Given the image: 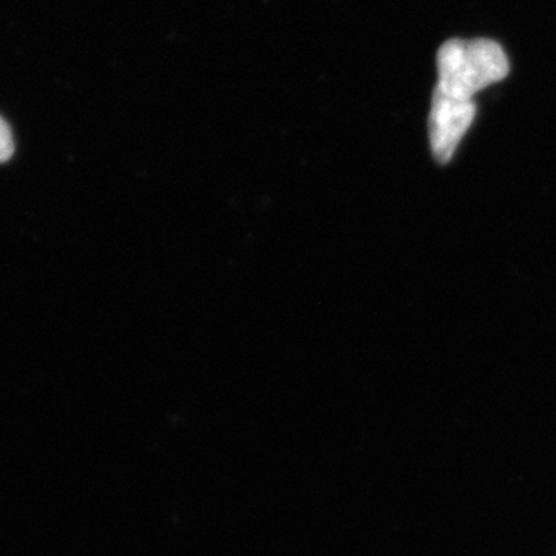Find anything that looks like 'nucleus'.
Returning <instances> with one entry per match:
<instances>
[{
	"mask_svg": "<svg viewBox=\"0 0 556 556\" xmlns=\"http://www.w3.org/2000/svg\"><path fill=\"white\" fill-rule=\"evenodd\" d=\"M437 68V89L459 100H475L479 91L507 78L510 62L496 40L450 39L439 47Z\"/></svg>",
	"mask_w": 556,
	"mask_h": 556,
	"instance_id": "obj_1",
	"label": "nucleus"
},
{
	"mask_svg": "<svg viewBox=\"0 0 556 556\" xmlns=\"http://www.w3.org/2000/svg\"><path fill=\"white\" fill-rule=\"evenodd\" d=\"M477 113L475 100H459L434 87L428 115V139L438 164L444 166L453 160Z\"/></svg>",
	"mask_w": 556,
	"mask_h": 556,
	"instance_id": "obj_2",
	"label": "nucleus"
},
{
	"mask_svg": "<svg viewBox=\"0 0 556 556\" xmlns=\"http://www.w3.org/2000/svg\"><path fill=\"white\" fill-rule=\"evenodd\" d=\"M14 153L13 134L5 119L0 118V163L9 161Z\"/></svg>",
	"mask_w": 556,
	"mask_h": 556,
	"instance_id": "obj_3",
	"label": "nucleus"
}]
</instances>
